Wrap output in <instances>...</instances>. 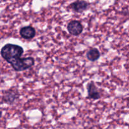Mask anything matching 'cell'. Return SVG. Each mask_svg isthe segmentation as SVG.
Masks as SVG:
<instances>
[{
    "mask_svg": "<svg viewBox=\"0 0 129 129\" xmlns=\"http://www.w3.org/2000/svg\"><path fill=\"white\" fill-rule=\"evenodd\" d=\"M23 52L22 47L13 44H6L1 49L2 57L17 72L26 70L35 64V60L31 57L21 58Z\"/></svg>",
    "mask_w": 129,
    "mask_h": 129,
    "instance_id": "6da1fadb",
    "label": "cell"
},
{
    "mask_svg": "<svg viewBox=\"0 0 129 129\" xmlns=\"http://www.w3.org/2000/svg\"><path fill=\"white\" fill-rule=\"evenodd\" d=\"M67 28L69 34L72 35L78 36L83 31V26L80 21L78 20H72L68 23Z\"/></svg>",
    "mask_w": 129,
    "mask_h": 129,
    "instance_id": "7a4b0ae2",
    "label": "cell"
},
{
    "mask_svg": "<svg viewBox=\"0 0 129 129\" xmlns=\"http://www.w3.org/2000/svg\"><path fill=\"white\" fill-rule=\"evenodd\" d=\"M19 93L17 90L15 89H9V90L5 91L3 96V101L5 103L9 105L13 104L14 102L18 99Z\"/></svg>",
    "mask_w": 129,
    "mask_h": 129,
    "instance_id": "3957f363",
    "label": "cell"
},
{
    "mask_svg": "<svg viewBox=\"0 0 129 129\" xmlns=\"http://www.w3.org/2000/svg\"><path fill=\"white\" fill-rule=\"evenodd\" d=\"M89 7V4L84 1H78L73 2L69 5V8L75 12L82 13L86 10Z\"/></svg>",
    "mask_w": 129,
    "mask_h": 129,
    "instance_id": "277c9868",
    "label": "cell"
},
{
    "mask_svg": "<svg viewBox=\"0 0 129 129\" xmlns=\"http://www.w3.org/2000/svg\"><path fill=\"white\" fill-rule=\"evenodd\" d=\"M20 34L21 37L23 39L30 40L35 36L36 31L35 29L31 26H23L20 29Z\"/></svg>",
    "mask_w": 129,
    "mask_h": 129,
    "instance_id": "5b68a950",
    "label": "cell"
},
{
    "mask_svg": "<svg viewBox=\"0 0 129 129\" xmlns=\"http://www.w3.org/2000/svg\"><path fill=\"white\" fill-rule=\"evenodd\" d=\"M87 89H88V97L90 99L98 100L101 97L98 88H96V86L93 82H91V83H88Z\"/></svg>",
    "mask_w": 129,
    "mask_h": 129,
    "instance_id": "8992f818",
    "label": "cell"
},
{
    "mask_svg": "<svg viewBox=\"0 0 129 129\" xmlns=\"http://www.w3.org/2000/svg\"><path fill=\"white\" fill-rule=\"evenodd\" d=\"M86 57L88 60H90V61L94 62L99 59L100 57V53L99 50L96 49V48L91 49L87 52Z\"/></svg>",
    "mask_w": 129,
    "mask_h": 129,
    "instance_id": "52a82bcc",
    "label": "cell"
},
{
    "mask_svg": "<svg viewBox=\"0 0 129 129\" xmlns=\"http://www.w3.org/2000/svg\"><path fill=\"white\" fill-rule=\"evenodd\" d=\"M1 117H2V112L0 110V118H1Z\"/></svg>",
    "mask_w": 129,
    "mask_h": 129,
    "instance_id": "ba28073f",
    "label": "cell"
}]
</instances>
